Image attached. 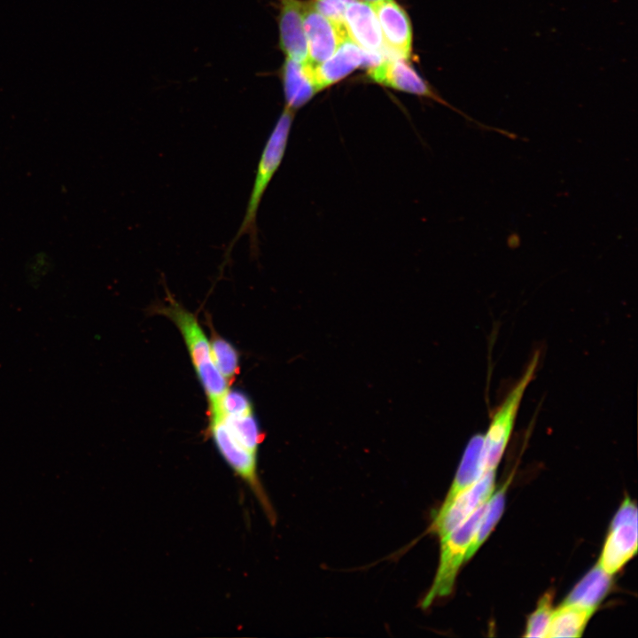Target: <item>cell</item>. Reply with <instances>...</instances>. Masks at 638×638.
<instances>
[{
	"label": "cell",
	"instance_id": "obj_2",
	"mask_svg": "<svg viewBox=\"0 0 638 638\" xmlns=\"http://www.w3.org/2000/svg\"><path fill=\"white\" fill-rule=\"evenodd\" d=\"M157 313L169 318L180 331L193 367L205 390L210 414L217 411L228 392L229 382L214 363L210 342L195 315L168 295L167 303L156 308Z\"/></svg>",
	"mask_w": 638,
	"mask_h": 638
},
{
	"label": "cell",
	"instance_id": "obj_4",
	"mask_svg": "<svg viewBox=\"0 0 638 638\" xmlns=\"http://www.w3.org/2000/svg\"><path fill=\"white\" fill-rule=\"evenodd\" d=\"M538 364L535 354L516 385L498 407L488 430L483 435L482 465L485 471H495L502 460L514 427L523 395L532 381Z\"/></svg>",
	"mask_w": 638,
	"mask_h": 638
},
{
	"label": "cell",
	"instance_id": "obj_9",
	"mask_svg": "<svg viewBox=\"0 0 638 638\" xmlns=\"http://www.w3.org/2000/svg\"><path fill=\"white\" fill-rule=\"evenodd\" d=\"M303 27L307 45V59L311 66L331 58L339 44L348 37L344 26L338 25L317 12L310 1L305 2Z\"/></svg>",
	"mask_w": 638,
	"mask_h": 638
},
{
	"label": "cell",
	"instance_id": "obj_19",
	"mask_svg": "<svg viewBox=\"0 0 638 638\" xmlns=\"http://www.w3.org/2000/svg\"><path fill=\"white\" fill-rule=\"evenodd\" d=\"M554 593L547 591L538 601L535 610L527 619L525 637L546 638L553 613Z\"/></svg>",
	"mask_w": 638,
	"mask_h": 638
},
{
	"label": "cell",
	"instance_id": "obj_10",
	"mask_svg": "<svg viewBox=\"0 0 638 638\" xmlns=\"http://www.w3.org/2000/svg\"><path fill=\"white\" fill-rule=\"evenodd\" d=\"M377 18L386 51L408 58L412 49V27L406 11L393 0L371 4Z\"/></svg>",
	"mask_w": 638,
	"mask_h": 638
},
{
	"label": "cell",
	"instance_id": "obj_16",
	"mask_svg": "<svg viewBox=\"0 0 638 638\" xmlns=\"http://www.w3.org/2000/svg\"><path fill=\"white\" fill-rule=\"evenodd\" d=\"M611 577L597 563L576 584L563 603L597 608L611 589Z\"/></svg>",
	"mask_w": 638,
	"mask_h": 638
},
{
	"label": "cell",
	"instance_id": "obj_15",
	"mask_svg": "<svg viewBox=\"0 0 638 638\" xmlns=\"http://www.w3.org/2000/svg\"><path fill=\"white\" fill-rule=\"evenodd\" d=\"M596 609L563 603L553 610L546 638L580 637Z\"/></svg>",
	"mask_w": 638,
	"mask_h": 638
},
{
	"label": "cell",
	"instance_id": "obj_8",
	"mask_svg": "<svg viewBox=\"0 0 638 638\" xmlns=\"http://www.w3.org/2000/svg\"><path fill=\"white\" fill-rule=\"evenodd\" d=\"M385 59L378 53L364 51L349 37L338 47L333 55L315 66H309L319 92L339 82L361 66L372 67Z\"/></svg>",
	"mask_w": 638,
	"mask_h": 638
},
{
	"label": "cell",
	"instance_id": "obj_14",
	"mask_svg": "<svg viewBox=\"0 0 638 638\" xmlns=\"http://www.w3.org/2000/svg\"><path fill=\"white\" fill-rule=\"evenodd\" d=\"M483 435L473 436L463 453L455 477L439 510L446 509L463 491L472 486L484 474L482 465Z\"/></svg>",
	"mask_w": 638,
	"mask_h": 638
},
{
	"label": "cell",
	"instance_id": "obj_6",
	"mask_svg": "<svg viewBox=\"0 0 638 638\" xmlns=\"http://www.w3.org/2000/svg\"><path fill=\"white\" fill-rule=\"evenodd\" d=\"M368 75L372 82L377 84L402 92L427 97L447 106L484 130L499 131L498 128L489 127L478 121H474L460 110L449 105L416 73L405 58L384 59L378 65L370 67Z\"/></svg>",
	"mask_w": 638,
	"mask_h": 638
},
{
	"label": "cell",
	"instance_id": "obj_11",
	"mask_svg": "<svg viewBox=\"0 0 638 638\" xmlns=\"http://www.w3.org/2000/svg\"><path fill=\"white\" fill-rule=\"evenodd\" d=\"M344 27L348 37L362 49L385 57V46L371 4L359 0L351 2L345 11Z\"/></svg>",
	"mask_w": 638,
	"mask_h": 638
},
{
	"label": "cell",
	"instance_id": "obj_20",
	"mask_svg": "<svg viewBox=\"0 0 638 638\" xmlns=\"http://www.w3.org/2000/svg\"><path fill=\"white\" fill-rule=\"evenodd\" d=\"M223 415H245L253 411V406L248 397L240 391L228 390L220 403L219 409L214 412ZM214 414V413H212Z\"/></svg>",
	"mask_w": 638,
	"mask_h": 638
},
{
	"label": "cell",
	"instance_id": "obj_1",
	"mask_svg": "<svg viewBox=\"0 0 638 638\" xmlns=\"http://www.w3.org/2000/svg\"><path fill=\"white\" fill-rule=\"evenodd\" d=\"M295 113L284 108L269 134L258 161L253 188L241 225L227 247L225 257L244 235L249 237L250 248L258 253L257 213L263 195L284 157Z\"/></svg>",
	"mask_w": 638,
	"mask_h": 638
},
{
	"label": "cell",
	"instance_id": "obj_7",
	"mask_svg": "<svg viewBox=\"0 0 638 638\" xmlns=\"http://www.w3.org/2000/svg\"><path fill=\"white\" fill-rule=\"evenodd\" d=\"M495 471H485L472 486L463 491L446 509L438 510L430 530L444 537L484 505L494 491Z\"/></svg>",
	"mask_w": 638,
	"mask_h": 638
},
{
	"label": "cell",
	"instance_id": "obj_5",
	"mask_svg": "<svg viewBox=\"0 0 638 638\" xmlns=\"http://www.w3.org/2000/svg\"><path fill=\"white\" fill-rule=\"evenodd\" d=\"M637 552V507L626 497L611 523L598 561L610 575L618 572Z\"/></svg>",
	"mask_w": 638,
	"mask_h": 638
},
{
	"label": "cell",
	"instance_id": "obj_3",
	"mask_svg": "<svg viewBox=\"0 0 638 638\" xmlns=\"http://www.w3.org/2000/svg\"><path fill=\"white\" fill-rule=\"evenodd\" d=\"M479 507L462 525L440 538V563L432 587L422 601V607H429L437 598L448 595L454 587L458 571L485 510Z\"/></svg>",
	"mask_w": 638,
	"mask_h": 638
},
{
	"label": "cell",
	"instance_id": "obj_21",
	"mask_svg": "<svg viewBox=\"0 0 638 638\" xmlns=\"http://www.w3.org/2000/svg\"><path fill=\"white\" fill-rule=\"evenodd\" d=\"M354 0H310L315 9L332 22L344 26L347 5Z\"/></svg>",
	"mask_w": 638,
	"mask_h": 638
},
{
	"label": "cell",
	"instance_id": "obj_12",
	"mask_svg": "<svg viewBox=\"0 0 638 638\" xmlns=\"http://www.w3.org/2000/svg\"><path fill=\"white\" fill-rule=\"evenodd\" d=\"M279 48L289 58L300 63L307 59V45L303 27L305 1L277 0Z\"/></svg>",
	"mask_w": 638,
	"mask_h": 638
},
{
	"label": "cell",
	"instance_id": "obj_13",
	"mask_svg": "<svg viewBox=\"0 0 638 638\" xmlns=\"http://www.w3.org/2000/svg\"><path fill=\"white\" fill-rule=\"evenodd\" d=\"M284 107L296 113L319 92L306 63L285 58L281 68Z\"/></svg>",
	"mask_w": 638,
	"mask_h": 638
},
{
	"label": "cell",
	"instance_id": "obj_22",
	"mask_svg": "<svg viewBox=\"0 0 638 638\" xmlns=\"http://www.w3.org/2000/svg\"><path fill=\"white\" fill-rule=\"evenodd\" d=\"M362 1H364V2H367L370 4H373V3H377V2H380V1H384V0H362Z\"/></svg>",
	"mask_w": 638,
	"mask_h": 638
},
{
	"label": "cell",
	"instance_id": "obj_18",
	"mask_svg": "<svg viewBox=\"0 0 638 638\" xmlns=\"http://www.w3.org/2000/svg\"><path fill=\"white\" fill-rule=\"evenodd\" d=\"M209 342L214 365L228 382L232 381L239 370L237 351L229 341L217 335Z\"/></svg>",
	"mask_w": 638,
	"mask_h": 638
},
{
	"label": "cell",
	"instance_id": "obj_17",
	"mask_svg": "<svg viewBox=\"0 0 638 638\" xmlns=\"http://www.w3.org/2000/svg\"><path fill=\"white\" fill-rule=\"evenodd\" d=\"M512 475L494 493L486 503L484 512L467 550L465 561H468L486 541L503 513L507 489L511 482Z\"/></svg>",
	"mask_w": 638,
	"mask_h": 638
}]
</instances>
